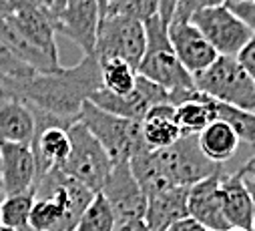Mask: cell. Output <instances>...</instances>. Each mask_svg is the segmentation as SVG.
Here are the masks:
<instances>
[{
	"label": "cell",
	"mask_w": 255,
	"mask_h": 231,
	"mask_svg": "<svg viewBox=\"0 0 255 231\" xmlns=\"http://www.w3.org/2000/svg\"><path fill=\"white\" fill-rule=\"evenodd\" d=\"M103 89L101 65L95 54L71 67L52 73H34L26 79H0V95L22 101L30 107L46 111L58 119L79 121L81 109L89 97Z\"/></svg>",
	"instance_id": "cell-1"
},
{
	"label": "cell",
	"mask_w": 255,
	"mask_h": 231,
	"mask_svg": "<svg viewBox=\"0 0 255 231\" xmlns=\"http://www.w3.org/2000/svg\"><path fill=\"white\" fill-rule=\"evenodd\" d=\"M34 189L36 199L28 227L36 231H75L79 217L97 195L60 169L48 171Z\"/></svg>",
	"instance_id": "cell-2"
},
{
	"label": "cell",
	"mask_w": 255,
	"mask_h": 231,
	"mask_svg": "<svg viewBox=\"0 0 255 231\" xmlns=\"http://www.w3.org/2000/svg\"><path fill=\"white\" fill-rule=\"evenodd\" d=\"M145 34H147V48L137 67V73L157 83L169 93L195 89L193 75L179 63L171 46L167 24H163L159 16H153L145 20Z\"/></svg>",
	"instance_id": "cell-3"
},
{
	"label": "cell",
	"mask_w": 255,
	"mask_h": 231,
	"mask_svg": "<svg viewBox=\"0 0 255 231\" xmlns=\"http://www.w3.org/2000/svg\"><path fill=\"white\" fill-rule=\"evenodd\" d=\"M79 121L103 145L113 165L129 163L139 151L147 149V143L143 139L141 121L117 117L113 113L99 109L91 101H85L81 115H79Z\"/></svg>",
	"instance_id": "cell-4"
},
{
	"label": "cell",
	"mask_w": 255,
	"mask_h": 231,
	"mask_svg": "<svg viewBox=\"0 0 255 231\" xmlns=\"http://www.w3.org/2000/svg\"><path fill=\"white\" fill-rule=\"evenodd\" d=\"M195 89L213 97L215 101L255 111V81L239 65L235 56H217L205 71L193 75Z\"/></svg>",
	"instance_id": "cell-5"
},
{
	"label": "cell",
	"mask_w": 255,
	"mask_h": 231,
	"mask_svg": "<svg viewBox=\"0 0 255 231\" xmlns=\"http://www.w3.org/2000/svg\"><path fill=\"white\" fill-rule=\"evenodd\" d=\"M71 153L58 169L69 177L87 185L93 193H101L109 173L113 171V161L95 135L81 123H73L69 129Z\"/></svg>",
	"instance_id": "cell-6"
},
{
	"label": "cell",
	"mask_w": 255,
	"mask_h": 231,
	"mask_svg": "<svg viewBox=\"0 0 255 231\" xmlns=\"http://www.w3.org/2000/svg\"><path fill=\"white\" fill-rule=\"evenodd\" d=\"M145 48H147L145 22L121 14H107L101 18L97 30V44H95L97 61L121 59L137 69L145 54Z\"/></svg>",
	"instance_id": "cell-7"
},
{
	"label": "cell",
	"mask_w": 255,
	"mask_h": 231,
	"mask_svg": "<svg viewBox=\"0 0 255 231\" xmlns=\"http://www.w3.org/2000/svg\"><path fill=\"white\" fill-rule=\"evenodd\" d=\"M157 151L175 187H191L223 171L221 165L209 161L203 155L197 135H181L171 147Z\"/></svg>",
	"instance_id": "cell-8"
},
{
	"label": "cell",
	"mask_w": 255,
	"mask_h": 231,
	"mask_svg": "<svg viewBox=\"0 0 255 231\" xmlns=\"http://www.w3.org/2000/svg\"><path fill=\"white\" fill-rule=\"evenodd\" d=\"M189 22L201 30V34L221 56H237L253 36L245 22L233 10H229L227 4L203 8L191 16Z\"/></svg>",
	"instance_id": "cell-9"
},
{
	"label": "cell",
	"mask_w": 255,
	"mask_h": 231,
	"mask_svg": "<svg viewBox=\"0 0 255 231\" xmlns=\"http://www.w3.org/2000/svg\"><path fill=\"white\" fill-rule=\"evenodd\" d=\"M89 101L93 105H97L99 109L117 115V117L141 121L149 109L169 103V91H165L157 83L137 75V85L129 95H115L105 89H99L89 97Z\"/></svg>",
	"instance_id": "cell-10"
},
{
	"label": "cell",
	"mask_w": 255,
	"mask_h": 231,
	"mask_svg": "<svg viewBox=\"0 0 255 231\" xmlns=\"http://www.w3.org/2000/svg\"><path fill=\"white\" fill-rule=\"evenodd\" d=\"M101 195L109 201L117 225L127 221H137L145 217L147 211V195L139 187L129 163H117L101 189Z\"/></svg>",
	"instance_id": "cell-11"
},
{
	"label": "cell",
	"mask_w": 255,
	"mask_h": 231,
	"mask_svg": "<svg viewBox=\"0 0 255 231\" xmlns=\"http://www.w3.org/2000/svg\"><path fill=\"white\" fill-rule=\"evenodd\" d=\"M167 32L179 63L191 75L205 71L217 61V50L201 34V30L189 20H171L167 24Z\"/></svg>",
	"instance_id": "cell-12"
},
{
	"label": "cell",
	"mask_w": 255,
	"mask_h": 231,
	"mask_svg": "<svg viewBox=\"0 0 255 231\" xmlns=\"http://www.w3.org/2000/svg\"><path fill=\"white\" fill-rule=\"evenodd\" d=\"M101 18L97 0H69L65 10L56 16V32L75 40L85 54H95Z\"/></svg>",
	"instance_id": "cell-13"
},
{
	"label": "cell",
	"mask_w": 255,
	"mask_h": 231,
	"mask_svg": "<svg viewBox=\"0 0 255 231\" xmlns=\"http://www.w3.org/2000/svg\"><path fill=\"white\" fill-rule=\"evenodd\" d=\"M0 185L4 197L36 185V161L30 145L0 141Z\"/></svg>",
	"instance_id": "cell-14"
},
{
	"label": "cell",
	"mask_w": 255,
	"mask_h": 231,
	"mask_svg": "<svg viewBox=\"0 0 255 231\" xmlns=\"http://www.w3.org/2000/svg\"><path fill=\"white\" fill-rule=\"evenodd\" d=\"M221 175L223 171L215 175L191 185L189 187V217L199 221L203 227L211 231H227L231 229L229 221L223 213V199H221Z\"/></svg>",
	"instance_id": "cell-15"
},
{
	"label": "cell",
	"mask_w": 255,
	"mask_h": 231,
	"mask_svg": "<svg viewBox=\"0 0 255 231\" xmlns=\"http://www.w3.org/2000/svg\"><path fill=\"white\" fill-rule=\"evenodd\" d=\"M16 28L40 50L46 54L58 59V48L54 42L56 34V16L44 6V4H34L22 10H16L10 14Z\"/></svg>",
	"instance_id": "cell-16"
},
{
	"label": "cell",
	"mask_w": 255,
	"mask_h": 231,
	"mask_svg": "<svg viewBox=\"0 0 255 231\" xmlns=\"http://www.w3.org/2000/svg\"><path fill=\"white\" fill-rule=\"evenodd\" d=\"M187 197L189 187H171L155 197H149L143 221L151 231H167L177 221L189 217Z\"/></svg>",
	"instance_id": "cell-17"
},
{
	"label": "cell",
	"mask_w": 255,
	"mask_h": 231,
	"mask_svg": "<svg viewBox=\"0 0 255 231\" xmlns=\"http://www.w3.org/2000/svg\"><path fill=\"white\" fill-rule=\"evenodd\" d=\"M34 129L36 123L30 105L0 95V141L30 145Z\"/></svg>",
	"instance_id": "cell-18"
},
{
	"label": "cell",
	"mask_w": 255,
	"mask_h": 231,
	"mask_svg": "<svg viewBox=\"0 0 255 231\" xmlns=\"http://www.w3.org/2000/svg\"><path fill=\"white\" fill-rule=\"evenodd\" d=\"M0 42H4L20 61L32 67L38 73H52L60 69V63L54 56L46 54L38 46H34L14 24L12 16H0Z\"/></svg>",
	"instance_id": "cell-19"
},
{
	"label": "cell",
	"mask_w": 255,
	"mask_h": 231,
	"mask_svg": "<svg viewBox=\"0 0 255 231\" xmlns=\"http://www.w3.org/2000/svg\"><path fill=\"white\" fill-rule=\"evenodd\" d=\"M221 199H223V213L231 227L239 229H253V205L249 191L243 183L239 173H227L221 175Z\"/></svg>",
	"instance_id": "cell-20"
},
{
	"label": "cell",
	"mask_w": 255,
	"mask_h": 231,
	"mask_svg": "<svg viewBox=\"0 0 255 231\" xmlns=\"http://www.w3.org/2000/svg\"><path fill=\"white\" fill-rule=\"evenodd\" d=\"M141 129L149 149L171 147L183 135L175 119V107L171 103H163L149 109L147 115L141 119Z\"/></svg>",
	"instance_id": "cell-21"
},
{
	"label": "cell",
	"mask_w": 255,
	"mask_h": 231,
	"mask_svg": "<svg viewBox=\"0 0 255 231\" xmlns=\"http://www.w3.org/2000/svg\"><path fill=\"white\" fill-rule=\"evenodd\" d=\"M129 165H131V171H133V177L137 179V183L143 189V193L147 195V199L175 187L157 149L147 147V149L139 151L129 161Z\"/></svg>",
	"instance_id": "cell-22"
},
{
	"label": "cell",
	"mask_w": 255,
	"mask_h": 231,
	"mask_svg": "<svg viewBox=\"0 0 255 231\" xmlns=\"http://www.w3.org/2000/svg\"><path fill=\"white\" fill-rule=\"evenodd\" d=\"M197 141H199L203 155L217 165H223L227 159H231L235 155V151L239 149V143H241L239 137L235 135V131L223 121L209 123L197 135Z\"/></svg>",
	"instance_id": "cell-23"
},
{
	"label": "cell",
	"mask_w": 255,
	"mask_h": 231,
	"mask_svg": "<svg viewBox=\"0 0 255 231\" xmlns=\"http://www.w3.org/2000/svg\"><path fill=\"white\" fill-rule=\"evenodd\" d=\"M101 65V83L103 89L115 95H129L137 85V69L121 59H105Z\"/></svg>",
	"instance_id": "cell-24"
},
{
	"label": "cell",
	"mask_w": 255,
	"mask_h": 231,
	"mask_svg": "<svg viewBox=\"0 0 255 231\" xmlns=\"http://www.w3.org/2000/svg\"><path fill=\"white\" fill-rule=\"evenodd\" d=\"M34 199H36L34 187L24 191V193L6 195L2 201H0V207H2V227L14 229V231H22L24 227H28Z\"/></svg>",
	"instance_id": "cell-25"
},
{
	"label": "cell",
	"mask_w": 255,
	"mask_h": 231,
	"mask_svg": "<svg viewBox=\"0 0 255 231\" xmlns=\"http://www.w3.org/2000/svg\"><path fill=\"white\" fill-rule=\"evenodd\" d=\"M215 121L227 123L235 131L239 141L249 143V145L255 143V113L253 111H245V109L217 101L215 103Z\"/></svg>",
	"instance_id": "cell-26"
},
{
	"label": "cell",
	"mask_w": 255,
	"mask_h": 231,
	"mask_svg": "<svg viewBox=\"0 0 255 231\" xmlns=\"http://www.w3.org/2000/svg\"><path fill=\"white\" fill-rule=\"evenodd\" d=\"M115 227H117V219L109 201L101 193H97L89 203V207L79 217L75 231H115Z\"/></svg>",
	"instance_id": "cell-27"
},
{
	"label": "cell",
	"mask_w": 255,
	"mask_h": 231,
	"mask_svg": "<svg viewBox=\"0 0 255 231\" xmlns=\"http://www.w3.org/2000/svg\"><path fill=\"white\" fill-rule=\"evenodd\" d=\"M107 14L131 16L145 22L153 16H159V0H111Z\"/></svg>",
	"instance_id": "cell-28"
},
{
	"label": "cell",
	"mask_w": 255,
	"mask_h": 231,
	"mask_svg": "<svg viewBox=\"0 0 255 231\" xmlns=\"http://www.w3.org/2000/svg\"><path fill=\"white\" fill-rule=\"evenodd\" d=\"M34 73L38 71L28 67L4 42H0V79H26Z\"/></svg>",
	"instance_id": "cell-29"
},
{
	"label": "cell",
	"mask_w": 255,
	"mask_h": 231,
	"mask_svg": "<svg viewBox=\"0 0 255 231\" xmlns=\"http://www.w3.org/2000/svg\"><path fill=\"white\" fill-rule=\"evenodd\" d=\"M227 0H179L173 20H191L195 12L203 10V8H211V6H221Z\"/></svg>",
	"instance_id": "cell-30"
},
{
	"label": "cell",
	"mask_w": 255,
	"mask_h": 231,
	"mask_svg": "<svg viewBox=\"0 0 255 231\" xmlns=\"http://www.w3.org/2000/svg\"><path fill=\"white\" fill-rule=\"evenodd\" d=\"M229 10H233L245 26L255 34V2H225Z\"/></svg>",
	"instance_id": "cell-31"
},
{
	"label": "cell",
	"mask_w": 255,
	"mask_h": 231,
	"mask_svg": "<svg viewBox=\"0 0 255 231\" xmlns=\"http://www.w3.org/2000/svg\"><path fill=\"white\" fill-rule=\"evenodd\" d=\"M239 61V65L249 73V77L255 81V34L249 38V42L239 50V54L235 56Z\"/></svg>",
	"instance_id": "cell-32"
},
{
	"label": "cell",
	"mask_w": 255,
	"mask_h": 231,
	"mask_svg": "<svg viewBox=\"0 0 255 231\" xmlns=\"http://www.w3.org/2000/svg\"><path fill=\"white\" fill-rule=\"evenodd\" d=\"M167 231H211L207 227H203L199 221H195L193 217H185L181 221H177L175 225H171Z\"/></svg>",
	"instance_id": "cell-33"
},
{
	"label": "cell",
	"mask_w": 255,
	"mask_h": 231,
	"mask_svg": "<svg viewBox=\"0 0 255 231\" xmlns=\"http://www.w3.org/2000/svg\"><path fill=\"white\" fill-rule=\"evenodd\" d=\"M177 2L179 0H159V18L163 20V24H169L173 20Z\"/></svg>",
	"instance_id": "cell-34"
},
{
	"label": "cell",
	"mask_w": 255,
	"mask_h": 231,
	"mask_svg": "<svg viewBox=\"0 0 255 231\" xmlns=\"http://www.w3.org/2000/svg\"><path fill=\"white\" fill-rule=\"evenodd\" d=\"M115 231H151V229L147 227V223L143 219H137V221H127V223L117 225Z\"/></svg>",
	"instance_id": "cell-35"
},
{
	"label": "cell",
	"mask_w": 255,
	"mask_h": 231,
	"mask_svg": "<svg viewBox=\"0 0 255 231\" xmlns=\"http://www.w3.org/2000/svg\"><path fill=\"white\" fill-rule=\"evenodd\" d=\"M241 177H249V179H253L255 181V155H251L243 165H241V169L237 171Z\"/></svg>",
	"instance_id": "cell-36"
},
{
	"label": "cell",
	"mask_w": 255,
	"mask_h": 231,
	"mask_svg": "<svg viewBox=\"0 0 255 231\" xmlns=\"http://www.w3.org/2000/svg\"><path fill=\"white\" fill-rule=\"evenodd\" d=\"M6 2L12 8V12L22 10V8H28V6H34V4H40L38 0H6Z\"/></svg>",
	"instance_id": "cell-37"
},
{
	"label": "cell",
	"mask_w": 255,
	"mask_h": 231,
	"mask_svg": "<svg viewBox=\"0 0 255 231\" xmlns=\"http://www.w3.org/2000/svg\"><path fill=\"white\" fill-rule=\"evenodd\" d=\"M243 183H245V187L249 191V197H251V205H253V229L251 231H255V181L249 179V177H243Z\"/></svg>",
	"instance_id": "cell-38"
},
{
	"label": "cell",
	"mask_w": 255,
	"mask_h": 231,
	"mask_svg": "<svg viewBox=\"0 0 255 231\" xmlns=\"http://www.w3.org/2000/svg\"><path fill=\"white\" fill-rule=\"evenodd\" d=\"M67 2H69V0H48V10H50L54 16H58L62 10H65Z\"/></svg>",
	"instance_id": "cell-39"
},
{
	"label": "cell",
	"mask_w": 255,
	"mask_h": 231,
	"mask_svg": "<svg viewBox=\"0 0 255 231\" xmlns=\"http://www.w3.org/2000/svg\"><path fill=\"white\" fill-rule=\"evenodd\" d=\"M8 14H12V8L8 6L6 0H0V16H8Z\"/></svg>",
	"instance_id": "cell-40"
},
{
	"label": "cell",
	"mask_w": 255,
	"mask_h": 231,
	"mask_svg": "<svg viewBox=\"0 0 255 231\" xmlns=\"http://www.w3.org/2000/svg\"><path fill=\"white\" fill-rule=\"evenodd\" d=\"M109 2H111V0H97V4H99V10H101V16H105V14H107Z\"/></svg>",
	"instance_id": "cell-41"
},
{
	"label": "cell",
	"mask_w": 255,
	"mask_h": 231,
	"mask_svg": "<svg viewBox=\"0 0 255 231\" xmlns=\"http://www.w3.org/2000/svg\"><path fill=\"white\" fill-rule=\"evenodd\" d=\"M227 2H255V0H227Z\"/></svg>",
	"instance_id": "cell-42"
},
{
	"label": "cell",
	"mask_w": 255,
	"mask_h": 231,
	"mask_svg": "<svg viewBox=\"0 0 255 231\" xmlns=\"http://www.w3.org/2000/svg\"><path fill=\"white\" fill-rule=\"evenodd\" d=\"M0 231H2V207H0Z\"/></svg>",
	"instance_id": "cell-43"
},
{
	"label": "cell",
	"mask_w": 255,
	"mask_h": 231,
	"mask_svg": "<svg viewBox=\"0 0 255 231\" xmlns=\"http://www.w3.org/2000/svg\"><path fill=\"white\" fill-rule=\"evenodd\" d=\"M227 231H247V229H239V227H231V229H227Z\"/></svg>",
	"instance_id": "cell-44"
},
{
	"label": "cell",
	"mask_w": 255,
	"mask_h": 231,
	"mask_svg": "<svg viewBox=\"0 0 255 231\" xmlns=\"http://www.w3.org/2000/svg\"><path fill=\"white\" fill-rule=\"evenodd\" d=\"M38 2H40V4H44V6L48 8V0H38Z\"/></svg>",
	"instance_id": "cell-45"
},
{
	"label": "cell",
	"mask_w": 255,
	"mask_h": 231,
	"mask_svg": "<svg viewBox=\"0 0 255 231\" xmlns=\"http://www.w3.org/2000/svg\"><path fill=\"white\" fill-rule=\"evenodd\" d=\"M0 199H4V191H2V185H0Z\"/></svg>",
	"instance_id": "cell-46"
},
{
	"label": "cell",
	"mask_w": 255,
	"mask_h": 231,
	"mask_svg": "<svg viewBox=\"0 0 255 231\" xmlns=\"http://www.w3.org/2000/svg\"><path fill=\"white\" fill-rule=\"evenodd\" d=\"M22 231H36V229H32V227H24Z\"/></svg>",
	"instance_id": "cell-47"
},
{
	"label": "cell",
	"mask_w": 255,
	"mask_h": 231,
	"mask_svg": "<svg viewBox=\"0 0 255 231\" xmlns=\"http://www.w3.org/2000/svg\"><path fill=\"white\" fill-rule=\"evenodd\" d=\"M2 231H14V229H6V227H2Z\"/></svg>",
	"instance_id": "cell-48"
},
{
	"label": "cell",
	"mask_w": 255,
	"mask_h": 231,
	"mask_svg": "<svg viewBox=\"0 0 255 231\" xmlns=\"http://www.w3.org/2000/svg\"><path fill=\"white\" fill-rule=\"evenodd\" d=\"M251 147H253V149H255V143H253V145H251Z\"/></svg>",
	"instance_id": "cell-49"
}]
</instances>
